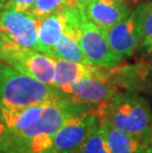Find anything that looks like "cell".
Here are the masks:
<instances>
[{
	"instance_id": "6da1fadb",
	"label": "cell",
	"mask_w": 152,
	"mask_h": 153,
	"mask_svg": "<svg viewBox=\"0 0 152 153\" xmlns=\"http://www.w3.org/2000/svg\"><path fill=\"white\" fill-rule=\"evenodd\" d=\"M99 120L108 123L149 145L152 139V111L148 101L136 92L116 93L96 106Z\"/></svg>"
},
{
	"instance_id": "ac0fdd59",
	"label": "cell",
	"mask_w": 152,
	"mask_h": 153,
	"mask_svg": "<svg viewBox=\"0 0 152 153\" xmlns=\"http://www.w3.org/2000/svg\"><path fill=\"white\" fill-rule=\"evenodd\" d=\"M134 10L140 21V45L152 53V3H139Z\"/></svg>"
},
{
	"instance_id": "3957f363",
	"label": "cell",
	"mask_w": 152,
	"mask_h": 153,
	"mask_svg": "<svg viewBox=\"0 0 152 153\" xmlns=\"http://www.w3.org/2000/svg\"><path fill=\"white\" fill-rule=\"evenodd\" d=\"M95 109L96 106L63 96L47 102L41 117L34 125L19 132L9 133L20 137H31L38 134H47L53 137L70 118Z\"/></svg>"
},
{
	"instance_id": "2e32d148",
	"label": "cell",
	"mask_w": 152,
	"mask_h": 153,
	"mask_svg": "<svg viewBox=\"0 0 152 153\" xmlns=\"http://www.w3.org/2000/svg\"><path fill=\"white\" fill-rule=\"evenodd\" d=\"M80 32H66L54 45L50 56L56 59H64L74 62L89 64L79 43Z\"/></svg>"
},
{
	"instance_id": "8fae6325",
	"label": "cell",
	"mask_w": 152,
	"mask_h": 153,
	"mask_svg": "<svg viewBox=\"0 0 152 153\" xmlns=\"http://www.w3.org/2000/svg\"><path fill=\"white\" fill-rule=\"evenodd\" d=\"M104 32L110 47L119 59L129 57L141 40L140 21L136 11L133 10L127 18Z\"/></svg>"
},
{
	"instance_id": "7c38bea8",
	"label": "cell",
	"mask_w": 152,
	"mask_h": 153,
	"mask_svg": "<svg viewBox=\"0 0 152 153\" xmlns=\"http://www.w3.org/2000/svg\"><path fill=\"white\" fill-rule=\"evenodd\" d=\"M107 77L119 89L130 92L146 91L152 87V64L147 61L107 67Z\"/></svg>"
},
{
	"instance_id": "9a60e30c",
	"label": "cell",
	"mask_w": 152,
	"mask_h": 153,
	"mask_svg": "<svg viewBox=\"0 0 152 153\" xmlns=\"http://www.w3.org/2000/svg\"><path fill=\"white\" fill-rule=\"evenodd\" d=\"M101 123L111 153H150L148 146L130 133L108 123Z\"/></svg>"
},
{
	"instance_id": "44dd1931",
	"label": "cell",
	"mask_w": 152,
	"mask_h": 153,
	"mask_svg": "<svg viewBox=\"0 0 152 153\" xmlns=\"http://www.w3.org/2000/svg\"><path fill=\"white\" fill-rule=\"evenodd\" d=\"M0 153H28V152L24 151L23 149L19 148L17 146L12 145L10 143L2 140V142L0 143Z\"/></svg>"
},
{
	"instance_id": "cb8c5ba5",
	"label": "cell",
	"mask_w": 152,
	"mask_h": 153,
	"mask_svg": "<svg viewBox=\"0 0 152 153\" xmlns=\"http://www.w3.org/2000/svg\"><path fill=\"white\" fill-rule=\"evenodd\" d=\"M148 148H149V152L152 153V139H151V141H150V144L148 145Z\"/></svg>"
},
{
	"instance_id": "7a4b0ae2",
	"label": "cell",
	"mask_w": 152,
	"mask_h": 153,
	"mask_svg": "<svg viewBox=\"0 0 152 153\" xmlns=\"http://www.w3.org/2000/svg\"><path fill=\"white\" fill-rule=\"evenodd\" d=\"M66 96L54 86L21 73L0 60V107L20 108Z\"/></svg>"
},
{
	"instance_id": "603a6c76",
	"label": "cell",
	"mask_w": 152,
	"mask_h": 153,
	"mask_svg": "<svg viewBox=\"0 0 152 153\" xmlns=\"http://www.w3.org/2000/svg\"><path fill=\"white\" fill-rule=\"evenodd\" d=\"M9 0H0V12L8 7Z\"/></svg>"
},
{
	"instance_id": "5b68a950",
	"label": "cell",
	"mask_w": 152,
	"mask_h": 153,
	"mask_svg": "<svg viewBox=\"0 0 152 153\" xmlns=\"http://www.w3.org/2000/svg\"><path fill=\"white\" fill-rule=\"evenodd\" d=\"M40 21L27 12L6 8L0 12V48L18 45L39 50Z\"/></svg>"
},
{
	"instance_id": "e0dca14e",
	"label": "cell",
	"mask_w": 152,
	"mask_h": 153,
	"mask_svg": "<svg viewBox=\"0 0 152 153\" xmlns=\"http://www.w3.org/2000/svg\"><path fill=\"white\" fill-rule=\"evenodd\" d=\"M79 153H111L104 128L99 119L82 144Z\"/></svg>"
},
{
	"instance_id": "d6986e66",
	"label": "cell",
	"mask_w": 152,
	"mask_h": 153,
	"mask_svg": "<svg viewBox=\"0 0 152 153\" xmlns=\"http://www.w3.org/2000/svg\"><path fill=\"white\" fill-rule=\"evenodd\" d=\"M72 4H77L76 0H36L27 13L35 19L41 21L51 13Z\"/></svg>"
},
{
	"instance_id": "8992f818",
	"label": "cell",
	"mask_w": 152,
	"mask_h": 153,
	"mask_svg": "<svg viewBox=\"0 0 152 153\" xmlns=\"http://www.w3.org/2000/svg\"><path fill=\"white\" fill-rule=\"evenodd\" d=\"M84 12L77 4L65 7L51 13L40 21L38 28L39 51L50 55L53 48L68 30L78 29L81 25Z\"/></svg>"
},
{
	"instance_id": "5bb4252c",
	"label": "cell",
	"mask_w": 152,
	"mask_h": 153,
	"mask_svg": "<svg viewBox=\"0 0 152 153\" xmlns=\"http://www.w3.org/2000/svg\"><path fill=\"white\" fill-rule=\"evenodd\" d=\"M94 70H95V65L64 59H56L53 86L60 90L64 95L68 96L71 84L82 77L92 75Z\"/></svg>"
},
{
	"instance_id": "30bf717a",
	"label": "cell",
	"mask_w": 152,
	"mask_h": 153,
	"mask_svg": "<svg viewBox=\"0 0 152 153\" xmlns=\"http://www.w3.org/2000/svg\"><path fill=\"white\" fill-rule=\"evenodd\" d=\"M139 4V0H91L78 5L84 14L103 31L127 18Z\"/></svg>"
},
{
	"instance_id": "484cf974",
	"label": "cell",
	"mask_w": 152,
	"mask_h": 153,
	"mask_svg": "<svg viewBox=\"0 0 152 153\" xmlns=\"http://www.w3.org/2000/svg\"><path fill=\"white\" fill-rule=\"evenodd\" d=\"M147 2H150V3H152V0H147Z\"/></svg>"
},
{
	"instance_id": "ffe728a7",
	"label": "cell",
	"mask_w": 152,
	"mask_h": 153,
	"mask_svg": "<svg viewBox=\"0 0 152 153\" xmlns=\"http://www.w3.org/2000/svg\"><path fill=\"white\" fill-rule=\"evenodd\" d=\"M35 2L36 0H9L7 8H12L21 12H27Z\"/></svg>"
},
{
	"instance_id": "d4e9b609",
	"label": "cell",
	"mask_w": 152,
	"mask_h": 153,
	"mask_svg": "<svg viewBox=\"0 0 152 153\" xmlns=\"http://www.w3.org/2000/svg\"><path fill=\"white\" fill-rule=\"evenodd\" d=\"M77 3H82V2H86V1H91V0H76Z\"/></svg>"
},
{
	"instance_id": "277c9868",
	"label": "cell",
	"mask_w": 152,
	"mask_h": 153,
	"mask_svg": "<svg viewBox=\"0 0 152 153\" xmlns=\"http://www.w3.org/2000/svg\"><path fill=\"white\" fill-rule=\"evenodd\" d=\"M0 60L21 73L53 86L56 59L33 48L18 45L0 48Z\"/></svg>"
},
{
	"instance_id": "ba28073f",
	"label": "cell",
	"mask_w": 152,
	"mask_h": 153,
	"mask_svg": "<svg viewBox=\"0 0 152 153\" xmlns=\"http://www.w3.org/2000/svg\"><path fill=\"white\" fill-rule=\"evenodd\" d=\"M118 92L119 89L107 77V67L95 66L92 75L82 77L71 84L68 97L98 106Z\"/></svg>"
},
{
	"instance_id": "7402d4cb",
	"label": "cell",
	"mask_w": 152,
	"mask_h": 153,
	"mask_svg": "<svg viewBox=\"0 0 152 153\" xmlns=\"http://www.w3.org/2000/svg\"><path fill=\"white\" fill-rule=\"evenodd\" d=\"M6 133H7V128H6L4 123H3L1 117H0V143L2 142L3 138L5 137Z\"/></svg>"
},
{
	"instance_id": "9c48e42d",
	"label": "cell",
	"mask_w": 152,
	"mask_h": 153,
	"mask_svg": "<svg viewBox=\"0 0 152 153\" xmlns=\"http://www.w3.org/2000/svg\"><path fill=\"white\" fill-rule=\"evenodd\" d=\"M96 109L70 118L53 135L56 153H79L82 144L98 122Z\"/></svg>"
},
{
	"instance_id": "4fadbf2b",
	"label": "cell",
	"mask_w": 152,
	"mask_h": 153,
	"mask_svg": "<svg viewBox=\"0 0 152 153\" xmlns=\"http://www.w3.org/2000/svg\"><path fill=\"white\" fill-rule=\"evenodd\" d=\"M47 103L20 108L0 107V117L7 128V131L19 132L34 125L41 117Z\"/></svg>"
},
{
	"instance_id": "52a82bcc",
	"label": "cell",
	"mask_w": 152,
	"mask_h": 153,
	"mask_svg": "<svg viewBox=\"0 0 152 153\" xmlns=\"http://www.w3.org/2000/svg\"><path fill=\"white\" fill-rule=\"evenodd\" d=\"M79 43L90 65L110 67L122 61L110 47L105 32L89 21L85 14L80 25Z\"/></svg>"
}]
</instances>
